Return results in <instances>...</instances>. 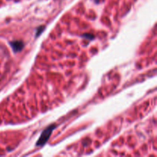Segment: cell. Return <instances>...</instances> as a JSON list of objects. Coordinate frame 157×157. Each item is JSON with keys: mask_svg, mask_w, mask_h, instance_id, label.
Returning <instances> with one entry per match:
<instances>
[{"mask_svg": "<svg viewBox=\"0 0 157 157\" xmlns=\"http://www.w3.org/2000/svg\"><path fill=\"white\" fill-rule=\"evenodd\" d=\"M54 129H55V125H51L50 126H48V128L45 129V130L43 131L42 134L41 135V136L39 137V140H38V142H37V146H43L46 142H47L48 138L50 137L51 134L52 133V131Z\"/></svg>", "mask_w": 157, "mask_h": 157, "instance_id": "obj_1", "label": "cell"}, {"mask_svg": "<svg viewBox=\"0 0 157 157\" xmlns=\"http://www.w3.org/2000/svg\"><path fill=\"white\" fill-rule=\"evenodd\" d=\"M11 45H12V48H13V50L15 51H21V49L23 47V43L21 42V41H15V42L11 43Z\"/></svg>", "mask_w": 157, "mask_h": 157, "instance_id": "obj_2", "label": "cell"}]
</instances>
